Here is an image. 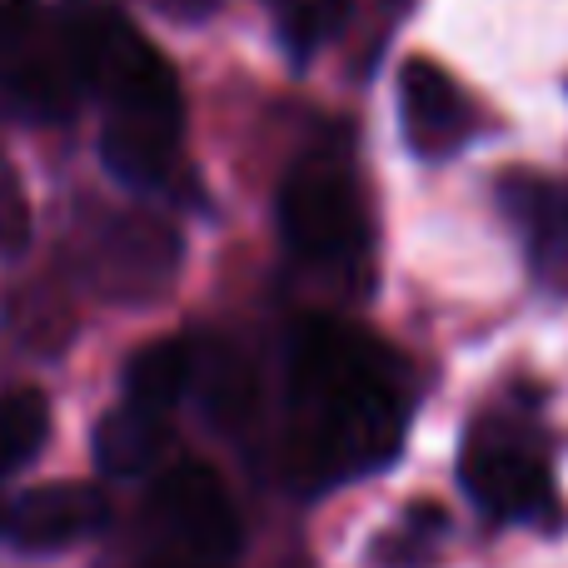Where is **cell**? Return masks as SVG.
I'll return each mask as SVG.
<instances>
[{
	"label": "cell",
	"instance_id": "9a60e30c",
	"mask_svg": "<svg viewBox=\"0 0 568 568\" xmlns=\"http://www.w3.org/2000/svg\"><path fill=\"white\" fill-rule=\"evenodd\" d=\"M30 230H36V215L20 190V175L0 160V260H16L30 245Z\"/></svg>",
	"mask_w": 568,
	"mask_h": 568
},
{
	"label": "cell",
	"instance_id": "4fadbf2b",
	"mask_svg": "<svg viewBox=\"0 0 568 568\" xmlns=\"http://www.w3.org/2000/svg\"><path fill=\"white\" fill-rule=\"evenodd\" d=\"M444 529H449V519H444L439 504H409V509H404V519H399V529L379 544V564L384 568L424 564V559H429V549L439 544Z\"/></svg>",
	"mask_w": 568,
	"mask_h": 568
},
{
	"label": "cell",
	"instance_id": "e0dca14e",
	"mask_svg": "<svg viewBox=\"0 0 568 568\" xmlns=\"http://www.w3.org/2000/svg\"><path fill=\"white\" fill-rule=\"evenodd\" d=\"M145 568H225V564H205V559H190V554L165 549V554H160V559H150Z\"/></svg>",
	"mask_w": 568,
	"mask_h": 568
},
{
	"label": "cell",
	"instance_id": "6da1fadb",
	"mask_svg": "<svg viewBox=\"0 0 568 568\" xmlns=\"http://www.w3.org/2000/svg\"><path fill=\"white\" fill-rule=\"evenodd\" d=\"M290 459L310 484L359 479L399 454V364L374 334L310 320L290 354Z\"/></svg>",
	"mask_w": 568,
	"mask_h": 568
},
{
	"label": "cell",
	"instance_id": "8fae6325",
	"mask_svg": "<svg viewBox=\"0 0 568 568\" xmlns=\"http://www.w3.org/2000/svg\"><path fill=\"white\" fill-rule=\"evenodd\" d=\"M190 389H200L205 414L225 434H240L245 419L255 414V374H250V364L240 359L235 349H225V344H215V354H195V384H190Z\"/></svg>",
	"mask_w": 568,
	"mask_h": 568
},
{
	"label": "cell",
	"instance_id": "8992f818",
	"mask_svg": "<svg viewBox=\"0 0 568 568\" xmlns=\"http://www.w3.org/2000/svg\"><path fill=\"white\" fill-rule=\"evenodd\" d=\"M105 514H110V504L95 484L55 479V484H40V489L20 494L0 514V534L26 554H55V549L90 539V534H100L105 529Z\"/></svg>",
	"mask_w": 568,
	"mask_h": 568
},
{
	"label": "cell",
	"instance_id": "5bb4252c",
	"mask_svg": "<svg viewBox=\"0 0 568 568\" xmlns=\"http://www.w3.org/2000/svg\"><path fill=\"white\" fill-rule=\"evenodd\" d=\"M349 10H354V0H300V6L284 16V45H290L294 55H310L314 45L339 36Z\"/></svg>",
	"mask_w": 568,
	"mask_h": 568
},
{
	"label": "cell",
	"instance_id": "52a82bcc",
	"mask_svg": "<svg viewBox=\"0 0 568 568\" xmlns=\"http://www.w3.org/2000/svg\"><path fill=\"white\" fill-rule=\"evenodd\" d=\"M399 115H404V140L424 160L459 155L474 140V130H479L469 95L434 60H409L399 70Z\"/></svg>",
	"mask_w": 568,
	"mask_h": 568
},
{
	"label": "cell",
	"instance_id": "7a4b0ae2",
	"mask_svg": "<svg viewBox=\"0 0 568 568\" xmlns=\"http://www.w3.org/2000/svg\"><path fill=\"white\" fill-rule=\"evenodd\" d=\"M459 479L489 519L519 524L554 514V469L544 449L509 419H479L464 439Z\"/></svg>",
	"mask_w": 568,
	"mask_h": 568
},
{
	"label": "cell",
	"instance_id": "5b68a950",
	"mask_svg": "<svg viewBox=\"0 0 568 568\" xmlns=\"http://www.w3.org/2000/svg\"><path fill=\"white\" fill-rule=\"evenodd\" d=\"M155 524L165 529L170 549L205 564H230L240 554V514L220 474L200 459L170 464L155 479Z\"/></svg>",
	"mask_w": 568,
	"mask_h": 568
},
{
	"label": "cell",
	"instance_id": "9c48e42d",
	"mask_svg": "<svg viewBox=\"0 0 568 568\" xmlns=\"http://www.w3.org/2000/svg\"><path fill=\"white\" fill-rule=\"evenodd\" d=\"M165 444H170L165 414L120 404V409H110L95 429V464L105 474H115V479H135V474L155 469Z\"/></svg>",
	"mask_w": 568,
	"mask_h": 568
},
{
	"label": "cell",
	"instance_id": "30bf717a",
	"mask_svg": "<svg viewBox=\"0 0 568 568\" xmlns=\"http://www.w3.org/2000/svg\"><path fill=\"white\" fill-rule=\"evenodd\" d=\"M195 384V349L185 339H150L125 364V404L170 414Z\"/></svg>",
	"mask_w": 568,
	"mask_h": 568
},
{
	"label": "cell",
	"instance_id": "2e32d148",
	"mask_svg": "<svg viewBox=\"0 0 568 568\" xmlns=\"http://www.w3.org/2000/svg\"><path fill=\"white\" fill-rule=\"evenodd\" d=\"M155 10L170 20H210L220 10V0H155Z\"/></svg>",
	"mask_w": 568,
	"mask_h": 568
},
{
	"label": "cell",
	"instance_id": "277c9868",
	"mask_svg": "<svg viewBox=\"0 0 568 568\" xmlns=\"http://www.w3.org/2000/svg\"><path fill=\"white\" fill-rule=\"evenodd\" d=\"M180 260H185V245H180L175 225H165L160 215L120 210V215L100 220V230L90 235L85 275L105 300L145 304L175 284Z\"/></svg>",
	"mask_w": 568,
	"mask_h": 568
},
{
	"label": "cell",
	"instance_id": "ba28073f",
	"mask_svg": "<svg viewBox=\"0 0 568 568\" xmlns=\"http://www.w3.org/2000/svg\"><path fill=\"white\" fill-rule=\"evenodd\" d=\"M499 205L529 240L534 275H568V185L534 170L499 175Z\"/></svg>",
	"mask_w": 568,
	"mask_h": 568
},
{
	"label": "cell",
	"instance_id": "7c38bea8",
	"mask_svg": "<svg viewBox=\"0 0 568 568\" xmlns=\"http://www.w3.org/2000/svg\"><path fill=\"white\" fill-rule=\"evenodd\" d=\"M50 439V399L30 384L0 394V484L26 469Z\"/></svg>",
	"mask_w": 568,
	"mask_h": 568
},
{
	"label": "cell",
	"instance_id": "3957f363",
	"mask_svg": "<svg viewBox=\"0 0 568 568\" xmlns=\"http://www.w3.org/2000/svg\"><path fill=\"white\" fill-rule=\"evenodd\" d=\"M280 235L300 260L349 265L369 250L359 190L334 160H304L280 190Z\"/></svg>",
	"mask_w": 568,
	"mask_h": 568
}]
</instances>
